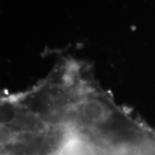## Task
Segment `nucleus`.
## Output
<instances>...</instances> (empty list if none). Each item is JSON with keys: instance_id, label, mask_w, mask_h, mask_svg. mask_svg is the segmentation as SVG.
Returning a JSON list of instances; mask_svg holds the SVG:
<instances>
[{"instance_id": "1", "label": "nucleus", "mask_w": 155, "mask_h": 155, "mask_svg": "<svg viewBox=\"0 0 155 155\" xmlns=\"http://www.w3.org/2000/svg\"><path fill=\"white\" fill-rule=\"evenodd\" d=\"M4 155H155V127L101 86L84 62L66 60L19 94Z\"/></svg>"}]
</instances>
